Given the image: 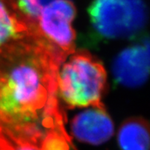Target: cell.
<instances>
[{
	"instance_id": "6da1fadb",
	"label": "cell",
	"mask_w": 150,
	"mask_h": 150,
	"mask_svg": "<svg viewBox=\"0 0 150 150\" xmlns=\"http://www.w3.org/2000/svg\"><path fill=\"white\" fill-rule=\"evenodd\" d=\"M68 57L36 27L0 47V150H77L59 107L57 77Z\"/></svg>"
},
{
	"instance_id": "7a4b0ae2",
	"label": "cell",
	"mask_w": 150,
	"mask_h": 150,
	"mask_svg": "<svg viewBox=\"0 0 150 150\" xmlns=\"http://www.w3.org/2000/svg\"><path fill=\"white\" fill-rule=\"evenodd\" d=\"M103 65L85 51L74 52L60 66L58 94L69 108L102 105L107 84Z\"/></svg>"
},
{
	"instance_id": "3957f363",
	"label": "cell",
	"mask_w": 150,
	"mask_h": 150,
	"mask_svg": "<svg viewBox=\"0 0 150 150\" xmlns=\"http://www.w3.org/2000/svg\"><path fill=\"white\" fill-rule=\"evenodd\" d=\"M88 13L94 29L109 39L134 37L147 23L144 0H93Z\"/></svg>"
},
{
	"instance_id": "277c9868",
	"label": "cell",
	"mask_w": 150,
	"mask_h": 150,
	"mask_svg": "<svg viewBox=\"0 0 150 150\" xmlns=\"http://www.w3.org/2000/svg\"><path fill=\"white\" fill-rule=\"evenodd\" d=\"M75 16L73 2L52 0L43 6L37 18L43 37L67 57L75 52L76 33L72 25Z\"/></svg>"
},
{
	"instance_id": "5b68a950",
	"label": "cell",
	"mask_w": 150,
	"mask_h": 150,
	"mask_svg": "<svg viewBox=\"0 0 150 150\" xmlns=\"http://www.w3.org/2000/svg\"><path fill=\"white\" fill-rule=\"evenodd\" d=\"M149 48L148 40L124 48L112 64V74L118 83L127 88H138L148 79Z\"/></svg>"
},
{
	"instance_id": "8992f818",
	"label": "cell",
	"mask_w": 150,
	"mask_h": 150,
	"mask_svg": "<svg viewBox=\"0 0 150 150\" xmlns=\"http://www.w3.org/2000/svg\"><path fill=\"white\" fill-rule=\"evenodd\" d=\"M71 133L82 143L100 145L108 142L114 133V125L104 105L88 107L71 121Z\"/></svg>"
},
{
	"instance_id": "52a82bcc",
	"label": "cell",
	"mask_w": 150,
	"mask_h": 150,
	"mask_svg": "<svg viewBox=\"0 0 150 150\" xmlns=\"http://www.w3.org/2000/svg\"><path fill=\"white\" fill-rule=\"evenodd\" d=\"M118 144L121 150H149V129L142 118L125 120L118 132Z\"/></svg>"
},
{
	"instance_id": "ba28073f",
	"label": "cell",
	"mask_w": 150,
	"mask_h": 150,
	"mask_svg": "<svg viewBox=\"0 0 150 150\" xmlns=\"http://www.w3.org/2000/svg\"><path fill=\"white\" fill-rule=\"evenodd\" d=\"M16 150H38L36 148L34 147H32V146H28V145H23V146H20L18 147V149H16Z\"/></svg>"
}]
</instances>
